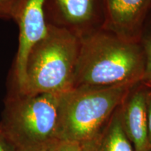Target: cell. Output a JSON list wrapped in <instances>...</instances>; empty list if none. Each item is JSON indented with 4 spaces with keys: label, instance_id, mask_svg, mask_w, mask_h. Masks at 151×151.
<instances>
[{
    "label": "cell",
    "instance_id": "4fadbf2b",
    "mask_svg": "<svg viewBox=\"0 0 151 151\" xmlns=\"http://www.w3.org/2000/svg\"><path fill=\"white\" fill-rule=\"evenodd\" d=\"M0 151H18L0 127Z\"/></svg>",
    "mask_w": 151,
    "mask_h": 151
},
{
    "label": "cell",
    "instance_id": "8992f818",
    "mask_svg": "<svg viewBox=\"0 0 151 151\" xmlns=\"http://www.w3.org/2000/svg\"><path fill=\"white\" fill-rule=\"evenodd\" d=\"M45 0H24L16 22L19 27V43L13 69V88L18 89L24 78L28 54L48 30L44 11Z\"/></svg>",
    "mask_w": 151,
    "mask_h": 151
},
{
    "label": "cell",
    "instance_id": "5bb4252c",
    "mask_svg": "<svg viewBox=\"0 0 151 151\" xmlns=\"http://www.w3.org/2000/svg\"><path fill=\"white\" fill-rule=\"evenodd\" d=\"M148 88V87H147ZM146 113L147 121H148V141L150 146V151H151V89L148 88L146 92Z\"/></svg>",
    "mask_w": 151,
    "mask_h": 151
},
{
    "label": "cell",
    "instance_id": "7c38bea8",
    "mask_svg": "<svg viewBox=\"0 0 151 151\" xmlns=\"http://www.w3.org/2000/svg\"><path fill=\"white\" fill-rule=\"evenodd\" d=\"M55 151H82L79 143L69 141H59Z\"/></svg>",
    "mask_w": 151,
    "mask_h": 151
},
{
    "label": "cell",
    "instance_id": "52a82bcc",
    "mask_svg": "<svg viewBox=\"0 0 151 151\" xmlns=\"http://www.w3.org/2000/svg\"><path fill=\"white\" fill-rule=\"evenodd\" d=\"M104 6L103 29L124 40L139 42L151 12V0H104Z\"/></svg>",
    "mask_w": 151,
    "mask_h": 151
},
{
    "label": "cell",
    "instance_id": "6da1fadb",
    "mask_svg": "<svg viewBox=\"0 0 151 151\" xmlns=\"http://www.w3.org/2000/svg\"><path fill=\"white\" fill-rule=\"evenodd\" d=\"M144 71L140 42L102 29L81 39L73 88L135 85L142 82Z\"/></svg>",
    "mask_w": 151,
    "mask_h": 151
},
{
    "label": "cell",
    "instance_id": "9a60e30c",
    "mask_svg": "<svg viewBox=\"0 0 151 151\" xmlns=\"http://www.w3.org/2000/svg\"><path fill=\"white\" fill-rule=\"evenodd\" d=\"M58 142L52 143V144L48 145V146H46L41 147V148L33 149V150H29V151H55V148L57 146V144H58Z\"/></svg>",
    "mask_w": 151,
    "mask_h": 151
},
{
    "label": "cell",
    "instance_id": "2e32d148",
    "mask_svg": "<svg viewBox=\"0 0 151 151\" xmlns=\"http://www.w3.org/2000/svg\"><path fill=\"white\" fill-rule=\"evenodd\" d=\"M144 83L146 86L148 87V88H150V89H151V81H149V82H142Z\"/></svg>",
    "mask_w": 151,
    "mask_h": 151
},
{
    "label": "cell",
    "instance_id": "9c48e42d",
    "mask_svg": "<svg viewBox=\"0 0 151 151\" xmlns=\"http://www.w3.org/2000/svg\"><path fill=\"white\" fill-rule=\"evenodd\" d=\"M80 144L82 151H135L122 127L120 105L97 134Z\"/></svg>",
    "mask_w": 151,
    "mask_h": 151
},
{
    "label": "cell",
    "instance_id": "3957f363",
    "mask_svg": "<svg viewBox=\"0 0 151 151\" xmlns=\"http://www.w3.org/2000/svg\"><path fill=\"white\" fill-rule=\"evenodd\" d=\"M134 86L80 87L62 94L58 140L82 143L92 139L104 127Z\"/></svg>",
    "mask_w": 151,
    "mask_h": 151
},
{
    "label": "cell",
    "instance_id": "30bf717a",
    "mask_svg": "<svg viewBox=\"0 0 151 151\" xmlns=\"http://www.w3.org/2000/svg\"><path fill=\"white\" fill-rule=\"evenodd\" d=\"M145 58V71L142 82L151 81V12L144 24L140 39Z\"/></svg>",
    "mask_w": 151,
    "mask_h": 151
},
{
    "label": "cell",
    "instance_id": "ba28073f",
    "mask_svg": "<svg viewBox=\"0 0 151 151\" xmlns=\"http://www.w3.org/2000/svg\"><path fill=\"white\" fill-rule=\"evenodd\" d=\"M148 88L141 82L132 87L120 104L122 124L135 151H150L146 113Z\"/></svg>",
    "mask_w": 151,
    "mask_h": 151
},
{
    "label": "cell",
    "instance_id": "8fae6325",
    "mask_svg": "<svg viewBox=\"0 0 151 151\" xmlns=\"http://www.w3.org/2000/svg\"><path fill=\"white\" fill-rule=\"evenodd\" d=\"M24 0H0V19L16 21Z\"/></svg>",
    "mask_w": 151,
    "mask_h": 151
},
{
    "label": "cell",
    "instance_id": "7a4b0ae2",
    "mask_svg": "<svg viewBox=\"0 0 151 151\" xmlns=\"http://www.w3.org/2000/svg\"><path fill=\"white\" fill-rule=\"evenodd\" d=\"M81 39L67 29L48 24L46 35L28 54L24 78L18 89L22 95L63 94L73 88Z\"/></svg>",
    "mask_w": 151,
    "mask_h": 151
},
{
    "label": "cell",
    "instance_id": "5b68a950",
    "mask_svg": "<svg viewBox=\"0 0 151 151\" xmlns=\"http://www.w3.org/2000/svg\"><path fill=\"white\" fill-rule=\"evenodd\" d=\"M47 24L67 29L81 39L103 29L104 0H45Z\"/></svg>",
    "mask_w": 151,
    "mask_h": 151
},
{
    "label": "cell",
    "instance_id": "277c9868",
    "mask_svg": "<svg viewBox=\"0 0 151 151\" xmlns=\"http://www.w3.org/2000/svg\"><path fill=\"white\" fill-rule=\"evenodd\" d=\"M62 94L22 95L11 90L0 127L18 151L57 143Z\"/></svg>",
    "mask_w": 151,
    "mask_h": 151
}]
</instances>
